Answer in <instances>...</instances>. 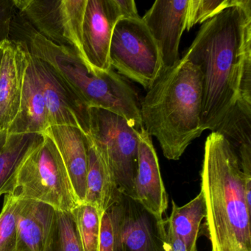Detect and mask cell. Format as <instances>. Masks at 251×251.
<instances>
[{"instance_id":"3","label":"cell","mask_w":251,"mask_h":251,"mask_svg":"<svg viewBox=\"0 0 251 251\" xmlns=\"http://www.w3.org/2000/svg\"><path fill=\"white\" fill-rule=\"evenodd\" d=\"M202 105L201 70L183 57L161 70L140 101L144 127L156 138L167 159H180L202 134Z\"/></svg>"},{"instance_id":"28","label":"cell","mask_w":251,"mask_h":251,"mask_svg":"<svg viewBox=\"0 0 251 251\" xmlns=\"http://www.w3.org/2000/svg\"><path fill=\"white\" fill-rule=\"evenodd\" d=\"M164 226H165V245L167 251H187L183 241L166 225L165 222H164Z\"/></svg>"},{"instance_id":"6","label":"cell","mask_w":251,"mask_h":251,"mask_svg":"<svg viewBox=\"0 0 251 251\" xmlns=\"http://www.w3.org/2000/svg\"><path fill=\"white\" fill-rule=\"evenodd\" d=\"M89 131V138L120 193L133 198L139 131L121 116L99 108H90Z\"/></svg>"},{"instance_id":"26","label":"cell","mask_w":251,"mask_h":251,"mask_svg":"<svg viewBox=\"0 0 251 251\" xmlns=\"http://www.w3.org/2000/svg\"><path fill=\"white\" fill-rule=\"evenodd\" d=\"M118 201L109 207L101 217L99 251H115L117 242Z\"/></svg>"},{"instance_id":"7","label":"cell","mask_w":251,"mask_h":251,"mask_svg":"<svg viewBox=\"0 0 251 251\" xmlns=\"http://www.w3.org/2000/svg\"><path fill=\"white\" fill-rule=\"evenodd\" d=\"M110 64L148 91L162 70L159 49L142 17L120 19L113 31Z\"/></svg>"},{"instance_id":"22","label":"cell","mask_w":251,"mask_h":251,"mask_svg":"<svg viewBox=\"0 0 251 251\" xmlns=\"http://www.w3.org/2000/svg\"><path fill=\"white\" fill-rule=\"evenodd\" d=\"M45 251H83L72 211H55Z\"/></svg>"},{"instance_id":"15","label":"cell","mask_w":251,"mask_h":251,"mask_svg":"<svg viewBox=\"0 0 251 251\" xmlns=\"http://www.w3.org/2000/svg\"><path fill=\"white\" fill-rule=\"evenodd\" d=\"M43 133L52 141L59 152L77 202L84 203L89 137L77 127L70 126H50Z\"/></svg>"},{"instance_id":"18","label":"cell","mask_w":251,"mask_h":251,"mask_svg":"<svg viewBox=\"0 0 251 251\" xmlns=\"http://www.w3.org/2000/svg\"><path fill=\"white\" fill-rule=\"evenodd\" d=\"M233 148L242 173L251 180V102L239 100L215 131Z\"/></svg>"},{"instance_id":"13","label":"cell","mask_w":251,"mask_h":251,"mask_svg":"<svg viewBox=\"0 0 251 251\" xmlns=\"http://www.w3.org/2000/svg\"><path fill=\"white\" fill-rule=\"evenodd\" d=\"M132 199L158 220L168 207V196L160 172L158 156L151 136L145 128L139 131L137 167Z\"/></svg>"},{"instance_id":"11","label":"cell","mask_w":251,"mask_h":251,"mask_svg":"<svg viewBox=\"0 0 251 251\" xmlns=\"http://www.w3.org/2000/svg\"><path fill=\"white\" fill-rule=\"evenodd\" d=\"M123 19L115 0H87L82 30L83 53L91 72L98 74L112 68L109 51L113 31Z\"/></svg>"},{"instance_id":"19","label":"cell","mask_w":251,"mask_h":251,"mask_svg":"<svg viewBox=\"0 0 251 251\" xmlns=\"http://www.w3.org/2000/svg\"><path fill=\"white\" fill-rule=\"evenodd\" d=\"M120 193L109 169L89 138L86 194L84 203L102 214L120 199Z\"/></svg>"},{"instance_id":"9","label":"cell","mask_w":251,"mask_h":251,"mask_svg":"<svg viewBox=\"0 0 251 251\" xmlns=\"http://www.w3.org/2000/svg\"><path fill=\"white\" fill-rule=\"evenodd\" d=\"M40 83L50 126L77 127L89 137L90 108L46 63L30 56Z\"/></svg>"},{"instance_id":"5","label":"cell","mask_w":251,"mask_h":251,"mask_svg":"<svg viewBox=\"0 0 251 251\" xmlns=\"http://www.w3.org/2000/svg\"><path fill=\"white\" fill-rule=\"evenodd\" d=\"M6 195L44 202L56 211H72L78 205L59 152L44 133L20 163Z\"/></svg>"},{"instance_id":"14","label":"cell","mask_w":251,"mask_h":251,"mask_svg":"<svg viewBox=\"0 0 251 251\" xmlns=\"http://www.w3.org/2000/svg\"><path fill=\"white\" fill-rule=\"evenodd\" d=\"M30 55L26 47L9 39L0 64V132L7 131L20 109Z\"/></svg>"},{"instance_id":"1","label":"cell","mask_w":251,"mask_h":251,"mask_svg":"<svg viewBox=\"0 0 251 251\" xmlns=\"http://www.w3.org/2000/svg\"><path fill=\"white\" fill-rule=\"evenodd\" d=\"M183 57L202 75L201 129L215 131L238 101L251 102V0L202 23Z\"/></svg>"},{"instance_id":"4","label":"cell","mask_w":251,"mask_h":251,"mask_svg":"<svg viewBox=\"0 0 251 251\" xmlns=\"http://www.w3.org/2000/svg\"><path fill=\"white\" fill-rule=\"evenodd\" d=\"M10 39L23 44L30 56L46 63L89 107L111 111L136 130L143 128L140 101L135 89L113 70L94 74L77 55L39 34L18 13Z\"/></svg>"},{"instance_id":"29","label":"cell","mask_w":251,"mask_h":251,"mask_svg":"<svg viewBox=\"0 0 251 251\" xmlns=\"http://www.w3.org/2000/svg\"><path fill=\"white\" fill-rule=\"evenodd\" d=\"M3 45H2V46L0 47V64H1V61H2V51H3Z\"/></svg>"},{"instance_id":"8","label":"cell","mask_w":251,"mask_h":251,"mask_svg":"<svg viewBox=\"0 0 251 251\" xmlns=\"http://www.w3.org/2000/svg\"><path fill=\"white\" fill-rule=\"evenodd\" d=\"M14 2L17 13L36 32L50 42L74 52L91 72L82 47L87 0H14Z\"/></svg>"},{"instance_id":"27","label":"cell","mask_w":251,"mask_h":251,"mask_svg":"<svg viewBox=\"0 0 251 251\" xmlns=\"http://www.w3.org/2000/svg\"><path fill=\"white\" fill-rule=\"evenodd\" d=\"M17 12L14 0H0V47L10 39L11 25Z\"/></svg>"},{"instance_id":"12","label":"cell","mask_w":251,"mask_h":251,"mask_svg":"<svg viewBox=\"0 0 251 251\" xmlns=\"http://www.w3.org/2000/svg\"><path fill=\"white\" fill-rule=\"evenodd\" d=\"M189 0H157L142 17L159 49L162 70L180 60L179 45L186 30Z\"/></svg>"},{"instance_id":"23","label":"cell","mask_w":251,"mask_h":251,"mask_svg":"<svg viewBox=\"0 0 251 251\" xmlns=\"http://www.w3.org/2000/svg\"><path fill=\"white\" fill-rule=\"evenodd\" d=\"M83 251H99L101 216L95 207L78 204L72 211Z\"/></svg>"},{"instance_id":"25","label":"cell","mask_w":251,"mask_h":251,"mask_svg":"<svg viewBox=\"0 0 251 251\" xmlns=\"http://www.w3.org/2000/svg\"><path fill=\"white\" fill-rule=\"evenodd\" d=\"M236 2L237 0H189L186 30L189 31L194 26L202 24Z\"/></svg>"},{"instance_id":"17","label":"cell","mask_w":251,"mask_h":251,"mask_svg":"<svg viewBox=\"0 0 251 251\" xmlns=\"http://www.w3.org/2000/svg\"><path fill=\"white\" fill-rule=\"evenodd\" d=\"M50 127L40 83L31 62L26 72L20 109L8 133L42 134Z\"/></svg>"},{"instance_id":"10","label":"cell","mask_w":251,"mask_h":251,"mask_svg":"<svg viewBox=\"0 0 251 251\" xmlns=\"http://www.w3.org/2000/svg\"><path fill=\"white\" fill-rule=\"evenodd\" d=\"M115 251H167L164 218L158 220L122 194L117 202Z\"/></svg>"},{"instance_id":"24","label":"cell","mask_w":251,"mask_h":251,"mask_svg":"<svg viewBox=\"0 0 251 251\" xmlns=\"http://www.w3.org/2000/svg\"><path fill=\"white\" fill-rule=\"evenodd\" d=\"M18 199L5 195L0 213V251H17V205Z\"/></svg>"},{"instance_id":"16","label":"cell","mask_w":251,"mask_h":251,"mask_svg":"<svg viewBox=\"0 0 251 251\" xmlns=\"http://www.w3.org/2000/svg\"><path fill=\"white\" fill-rule=\"evenodd\" d=\"M56 210L33 200H18L17 251H45Z\"/></svg>"},{"instance_id":"21","label":"cell","mask_w":251,"mask_h":251,"mask_svg":"<svg viewBox=\"0 0 251 251\" xmlns=\"http://www.w3.org/2000/svg\"><path fill=\"white\" fill-rule=\"evenodd\" d=\"M170 217L164 219L166 225L184 242L187 251H198L197 241L201 222L205 217V202L203 194L183 206L176 205L174 201Z\"/></svg>"},{"instance_id":"2","label":"cell","mask_w":251,"mask_h":251,"mask_svg":"<svg viewBox=\"0 0 251 251\" xmlns=\"http://www.w3.org/2000/svg\"><path fill=\"white\" fill-rule=\"evenodd\" d=\"M201 176L212 251H251V180L242 173L234 150L217 132L205 140Z\"/></svg>"},{"instance_id":"20","label":"cell","mask_w":251,"mask_h":251,"mask_svg":"<svg viewBox=\"0 0 251 251\" xmlns=\"http://www.w3.org/2000/svg\"><path fill=\"white\" fill-rule=\"evenodd\" d=\"M42 134L0 132V197L6 195L20 163Z\"/></svg>"}]
</instances>
